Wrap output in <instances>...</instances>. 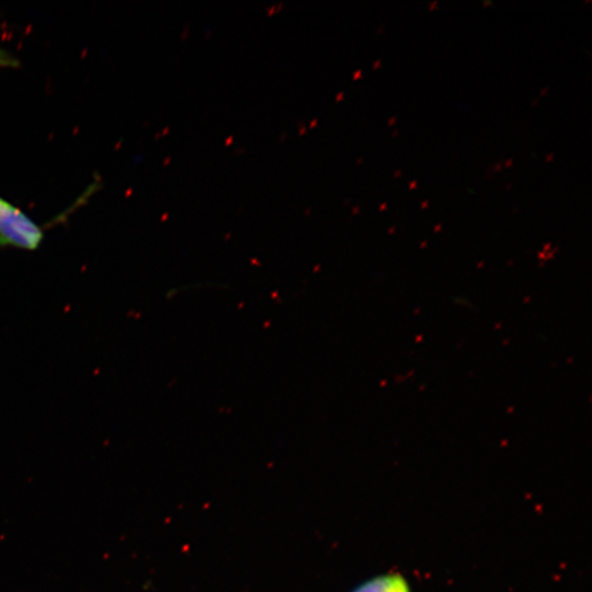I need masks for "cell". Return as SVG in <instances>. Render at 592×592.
<instances>
[{
    "instance_id": "1",
    "label": "cell",
    "mask_w": 592,
    "mask_h": 592,
    "mask_svg": "<svg viewBox=\"0 0 592 592\" xmlns=\"http://www.w3.org/2000/svg\"><path fill=\"white\" fill-rule=\"evenodd\" d=\"M44 240L42 227L22 209L0 196V247L33 251Z\"/></svg>"
},
{
    "instance_id": "3",
    "label": "cell",
    "mask_w": 592,
    "mask_h": 592,
    "mask_svg": "<svg viewBox=\"0 0 592 592\" xmlns=\"http://www.w3.org/2000/svg\"><path fill=\"white\" fill-rule=\"evenodd\" d=\"M18 60L9 54L7 50L0 47V66L1 67H16Z\"/></svg>"
},
{
    "instance_id": "2",
    "label": "cell",
    "mask_w": 592,
    "mask_h": 592,
    "mask_svg": "<svg viewBox=\"0 0 592 592\" xmlns=\"http://www.w3.org/2000/svg\"><path fill=\"white\" fill-rule=\"evenodd\" d=\"M349 592H413L408 578L399 571H387L367 578Z\"/></svg>"
}]
</instances>
